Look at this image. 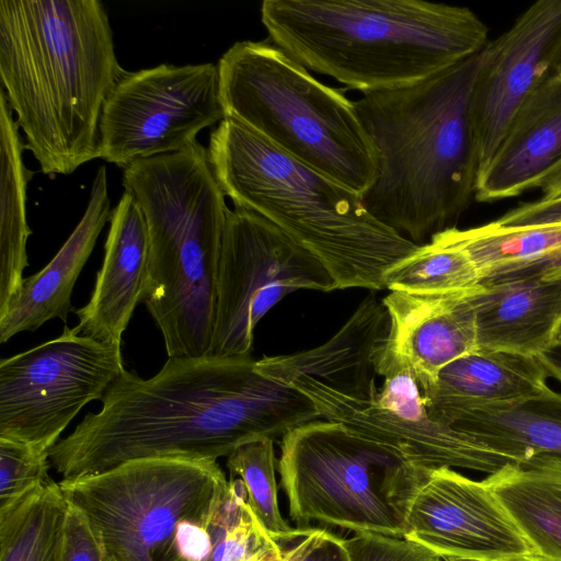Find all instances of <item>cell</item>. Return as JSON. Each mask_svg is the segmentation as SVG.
<instances>
[{
	"label": "cell",
	"mask_w": 561,
	"mask_h": 561,
	"mask_svg": "<svg viewBox=\"0 0 561 561\" xmlns=\"http://www.w3.org/2000/svg\"><path fill=\"white\" fill-rule=\"evenodd\" d=\"M101 403L49 450L64 479L142 458L217 460L322 419L312 400L261 373L251 355L168 357L149 379L125 369Z\"/></svg>",
	"instance_id": "obj_1"
},
{
	"label": "cell",
	"mask_w": 561,
	"mask_h": 561,
	"mask_svg": "<svg viewBox=\"0 0 561 561\" xmlns=\"http://www.w3.org/2000/svg\"><path fill=\"white\" fill-rule=\"evenodd\" d=\"M100 0H1L0 90L41 172L100 158V123L125 73Z\"/></svg>",
	"instance_id": "obj_2"
},
{
	"label": "cell",
	"mask_w": 561,
	"mask_h": 561,
	"mask_svg": "<svg viewBox=\"0 0 561 561\" xmlns=\"http://www.w3.org/2000/svg\"><path fill=\"white\" fill-rule=\"evenodd\" d=\"M482 50L420 83L354 101L378 158L369 213L419 247L454 228L479 171L471 102Z\"/></svg>",
	"instance_id": "obj_3"
},
{
	"label": "cell",
	"mask_w": 561,
	"mask_h": 561,
	"mask_svg": "<svg viewBox=\"0 0 561 561\" xmlns=\"http://www.w3.org/2000/svg\"><path fill=\"white\" fill-rule=\"evenodd\" d=\"M260 14L270 42L362 94L420 83L489 42L470 9L424 0H264Z\"/></svg>",
	"instance_id": "obj_4"
},
{
	"label": "cell",
	"mask_w": 561,
	"mask_h": 561,
	"mask_svg": "<svg viewBox=\"0 0 561 561\" xmlns=\"http://www.w3.org/2000/svg\"><path fill=\"white\" fill-rule=\"evenodd\" d=\"M208 159L234 207L253 211L314 255L336 289H386L385 275L419 248L377 220L363 196L225 117Z\"/></svg>",
	"instance_id": "obj_5"
},
{
	"label": "cell",
	"mask_w": 561,
	"mask_h": 561,
	"mask_svg": "<svg viewBox=\"0 0 561 561\" xmlns=\"http://www.w3.org/2000/svg\"><path fill=\"white\" fill-rule=\"evenodd\" d=\"M148 230L144 304L168 357L210 354L217 282L229 208L198 141L123 169Z\"/></svg>",
	"instance_id": "obj_6"
},
{
	"label": "cell",
	"mask_w": 561,
	"mask_h": 561,
	"mask_svg": "<svg viewBox=\"0 0 561 561\" xmlns=\"http://www.w3.org/2000/svg\"><path fill=\"white\" fill-rule=\"evenodd\" d=\"M217 68L225 117L362 196L371 187L377 152L341 90L268 39L236 42Z\"/></svg>",
	"instance_id": "obj_7"
},
{
	"label": "cell",
	"mask_w": 561,
	"mask_h": 561,
	"mask_svg": "<svg viewBox=\"0 0 561 561\" xmlns=\"http://www.w3.org/2000/svg\"><path fill=\"white\" fill-rule=\"evenodd\" d=\"M277 469L296 528L320 523L403 538L408 504L431 468L319 419L282 437Z\"/></svg>",
	"instance_id": "obj_8"
},
{
	"label": "cell",
	"mask_w": 561,
	"mask_h": 561,
	"mask_svg": "<svg viewBox=\"0 0 561 561\" xmlns=\"http://www.w3.org/2000/svg\"><path fill=\"white\" fill-rule=\"evenodd\" d=\"M59 485L112 561H176L179 526L210 523L228 480L217 460L142 458Z\"/></svg>",
	"instance_id": "obj_9"
},
{
	"label": "cell",
	"mask_w": 561,
	"mask_h": 561,
	"mask_svg": "<svg viewBox=\"0 0 561 561\" xmlns=\"http://www.w3.org/2000/svg\"><path fill=\"white\" fill-rule=\"evenodd\" d=\"M125 370L122 345L76 328L0 362V438L48 451L91 401H101Z\"/></svg>",
	"instance_id": "obj_10"
},
{
	"label": "cell",
	"mask_w": 561,
	"mask_h": 561,
	"mask_svg": "<svg viewBox=\"0 0 561 561\" xmlns=\"http://www.w3.org/2000/svg\"><path fill=\"white\" fill-rule=\"evenodd\" d=\"M382 340L374 354L381 386L365 398L342 394L320 381L300 376L289 386L316 404L322 419L385 445L425 468H460L494 473L518 462L476 437L434 420L412 373L389 355Z\"/></svg>",
	"instance_id": "obj_11"
},
{
	"label": "cell",
	"mask_w": 561,
	"mask_h": 561,
	"mask_svg": "<svg viewBox=\"0 0 561 561\" xmlns=\"http://www.w3.org/2000/svg\"><path fill=\"white\" fill-rule=\"evenodd\" d=\"M336 289L322 263L264 217L229 209L217 282L210 354L249 356L259 321L285 296Z\"/></svg>",
	"instance_id": "obj_12"
},
{
	"label": "cell",
	"mask_w": 561,
	"mask_h": 561,
	"mask_svg": "<svg viewBox=\"0 0 561 561\" xmlns=\"http://www.w3.org/2000/svg\"><path fill=\"white\" fill-rule=\"evenodd\" d=\"M224 118L215 64L126 70L102 112L100 158L125 169L178 152Z\"/></svg>",
	"instance_id": "obj_13"
},
{
	"label": "cell",
	"mask_w": 561,
	"mask_h": 561,
	"mask_svg": "<svg viewBox=\"0 0 561 561\" xmlns=\"http://www.w3.org/2000/svg\"><path fill=\"white\" fill-rule=\"evenodd\" d=\"M403 538L440 558L514 561L538 556L484 483L447 468L428 469L412 495Z\"/></svg>",
	"instance_id": "obj_14"
},
{
	"label": "cell",
	"mask_w": 561,
	"mask_h": 561,
	"mask_svg": "<svg viewBox=\"0 0 561 561\" xmlns=\"http://www.w3.org/2000/svg\"><path fill=\"white\" fill-rule=\"evenodd\" d=\"M561 64V0H539L482 49L471 102L479 171L490 163L516 113Z\"/></svg>",
	"instance_id": "obj_15"
},
{
	"label": "cell",
	"mask_w": 561,
	"mask_h": 561,
	"mask_svg": "<svg viewBox=\"0 0 561 561\" xmlns=\"http://www.w3.org/2000/svg\"><path fill=\"white\" fill-rule=\"evenodd\" d=\"M481 288L448 293L390 290L381 300L390 318L383 347L414 376L421 393L438 371L478 351L473 295Z\"/></svg>",
	"instance_id": "obj_16"
},
{
	"label": "cell",
	"mask_w": 561,
	"mask_h": 561,
	"mask_svg": "<svg viewBox=\"0 0 561 561\" xmlns=\"http://www.w3.org/2000/svg\"><path fill=\"white\" fill-rule=\"evenodd\" d=\"M561 175V72L526 100L488 167L478 174L474 198L492 202L542 188Z\"/></svg>",
	"instance_id": "obj_17"
},
{
	"label": "cell",
	"mask_w": 561,
	"mask_h": 561,
	"mask_svg": "<svg viewBox=\"0 0 561 561\" xmlns=\"http://www.w3.org/2000/svg\"><path fill=\"white\" fill-rule=\"evenodd\" d=\"M102 266L90 300L75 313L80 334L122 345L136 306L142 301L148 277V230L135 196L124 190L111 213Z\"/></svg>",
	"instance_id": "obj_18"
},
{
	"label": "cell",
	"mask_w": 561,
	"mask_h": 561,
	"mask_svg": "<svg viewBox=\"0 0 561 561\" xmlns=\"http://www.w3.org/2000/svg\"><path fill=\"white\" fill-rule=\"evenodd\" d=\"M110 206L106 168L101 165L75 230L46 266L23 279L18 293L0 311L1 344L18 333L37 330L49 320L58 318L66 322L72 310L75 284L110 220Z\"/></svg>",
	"instance_id": "obj_19"
},
{
	"label": "cell",
	"mask_w": 561,
	"mask_h": 561,
	"mask_svg": "<svg viewBox=\"0 0 561 561\" xmlns=\"http://www.w3.org/2000/svg\"><path fill=\"white\" fill-rule=\"evenodd\" d=\"M389 328L388 310L369 294L325 343L304 352L263 357L256 360V367L285 385L308 376L342 394L365 398L377 386L374 354Z\"/></svg>",
	"instance_id": "obj_20"
},
{
	"label": "cell",
	"mask_w": 561,
	"mask_h": 561,
	"mask_svg": "<svg viewBox=\"0 0 561 561\" xmlns=\"http://www.w3.org/2000/svg\"><path fill=\"white\" fill-rule=\"evenodd\" d=\"M473 301L478 351L538 357L558 343L561 274L481 285Z\"/></svg>",
	"instance_id": "obj_21"
},
{
	"label": "cell",
	"mask_w": 561,
	"mask_h": 561,
	"mask_svg": "<svg viewBox=\"0 0 561 561\" xmlns=\"http://www.w3.org/2000/svg\"><path fill=\"white\" fill-rule=\"evenodd\" d=\"M548 378L537 357L476 351L443 367L422 396L428 414L445 424L460 412L537 397Z\"/></svg>",
	"instance_id": "obj_22"
},
{
	"label": "cell",
	"mask_w": 561,
	"mask_h": 561,
	"mask_svg": "<svg viewBox=\"0 0 561 561\" xmlns=\"http://www.w3.org/2000/svg\"><path fill=\"white\" fill-rule=\"evenodd\" d=\"M472 261L481 285L561 274V224L443 231Z\"/></svg>",
	"instance_id": "obj_23"
},
{
	"label": "cell",
	"mask_w": 561,
	"mask_h": 561,
	"mask_svg": "<svg viewBox=\"0 0 561 561\" xmlns=\"http://www.w3.org/2000/svg\"><path fill=\"white\" fill-rule=\"evenodd\" d=\"M483 481L536 553L561 561V457L534 455L504 466Z\"/></svg>",
	"instance_id": "obj_24"
},
{
	"label": "cell",
	"mask_w": 561,
	"mask_h": 561,
	"mask_svg": "<svg viewBox=\"0 0 561 561\" xmlns=\"http://www.w3.org/2000/svg\"><path fill=\"white\" fill-rule=\"evenodd\" d=\"M445 424L518 462L538 454L561 457V392L549 386L527 400L454 414Z\"/></svg>",
	"instance_id": "obj_25"
},
{
	"label": "cell",
	"mask_w": 561,
	"mask_h": 561,
	"mask_svg": "<svg viewBox=\"0 0 561 561\" xmlns=\"http://www.w3.org/2000/svg\"><path fill=\"white\" fill-rule=\"evenodd\" d=\"M0 90V311L20 289L28 265L26 243L32 233L26 218L27 184L33 178L23 162L25 145Z\"/></svg>",
	"instance_id": "obj_26"
},
{
	"label": "cell",
	"mask_w": 561,
	"mask_h": 561,
	"mask_svg": "<svg viewBox=\"0 0 561 561\" xmlns=\"http://www.w3.org/2000/svg\"><path fill=\"white\" fill-rule=\"evenodd\" d=\"M69 503L51 478L0 510V561H58Z\"/></svg>",
	"instance_id": "obj_27"
},
{
	"label": "cell",
	"mask_w": 561,
	"mask_h": 561,
	"mask_svg": "<svg viewBox=\"0 0 561 561\" xmlns=\"http://www.w3.org/2000/svg\"><path fill=\"white\" fill-rule=\"evenodd\" d=\"M385 284L389 291L411 293L461 291L481 285L468 254L443 231L389 270Z\"/></svg>",
	"instance_id": "obj_28"
},
{
	"label": "cell",
	"mask_w": 561,
	"mask_h": 561,
	"mask_svg": "<svg viewBox=\"0 0 561 561\" xmlns=\"http://www.w3.org/2000/svg\"><path fill=\"white\" fill-rule=\"evenodd\" d=\"M274 443L261 439L236 448L227 456V467L229 478L243 482L248 505L261 526L282 546L294 540L299 528L290 527L279 511Z\"/></svg>",
	"instance_id": "obj_29"
},
{
	"label": "cell",
	"mask_w": 561,
	"mask_h": 561,
	"mask_svg": "<svg viewBox=\"0 0 561 561\" xmlns=\"http://www.w3.org/2000/svg\"><path fill=\"white\" fill-rule=\"evenodd\" d=\"M49 453L0 438V510L7 508L50 477Z\"/></svg>",
	"instance_id": "obj_30"
},
{
	"label": "cell",
	"mask_w": 561,
	"mask_h": 561,
	"mask_svg": "<svg viewBox=\"0 0 561 561\" xmlns=\"http://www.w3.org/2000/svg\"><path fill=\"white\" fill-rule=\"evenodd\" d=\"M351 561H439L427 548L402 537L355 533L344 538Z\"/></svg>",
	"instance_id": "obj_31"
},
{
	"label": "cell",
	"mask_w": 561,
	"mask_h": 561,
	"mask_svg": "<svg viewBox=\"0 0 561 561\" xmlns=\"http://www.w3.org/2000/svg\"><path fill=\"white\" fill-rule=\"evenodd\" d=\"M291 542L283 548L285 561H351L344 538L327 528H299Z\"/></svg>",
	"instance_id": "obj_32"
},
{
	"label": "cell",
	"mask_w": 561,
	"mask_h": 561,
	"mask_svg": "<svg viewBox=\"0 0 561 561\" xmlns=\"http://www.w3.org/2000/svg\"><path fill=\"white\" fill-rule=\"evenodd\" d=\"M541 190V197L508 210L495 221L505 227L561 224V175Z\"/></svg>",
	"instance_id": "obj_33"
},
{
	"label": "cell",
	"mask_w": 561,
	"mask_h": 561,
	"mask_svg": "<svg viewBox=\"0 0 561 561\" xmlns=\"http://www.w3.org/2000/svg\"><path fill=\"white\" fill-rule=\"evenodd\" d=\"M58 561H112L103 551L82 513L70 503Z\"/></svg>",
	"instance_id": "obj_34"
},
{
	"label": "cell",
	"mask_w": 561,
	"mask_h": 561,
	"mask_svg": "<svg viewBox=\"0 0 561 561\" xmlns=\"http://www.w3.org/2000/svg\"><path fill=\"white\" fill-rule=\"evenodd\" d=\"M537 358L545 367L548 377L561 383V343H557Z\"/></svg>",
	"instance_id": "obj_35"
},
{
	"label": "cell",
	"mask_w": 561,
	"mask_h": 561,
	"mask_svg": "<svg viewBox=\"0 0 561 561\" xmlns=\"http://www.w3.org/2000/svg\"><path fill=\"white\" fill-rule=\"evenodd\" d=\"M257 561H285L283 547L279 543H277L276 541L272 542L261 553Z\"/></svg>",
	"instance_id": "obj_36"
},
{
	"label": "cell",
	"mask_w": 561,
	"mask_h": 561,
	"mask_svg": "<svg viewBox=\"0 0 561 561\" xmlns=\"http://www.w3.org/2000/svg\"><path fill=\"white\" fill-rule=\"evenodd\" d=\"M514 561H554V560H550V559H547V558H543L540 556H534V557L524 558V559L514 560Z\"/></svg>",
	"instance_id": "obj_37"
},
{
	"label": "cell",
	"mask_w": 561,
	"mask_h": 561,
	"mask_svg": "<svg viewBox=\"0 0 561 561\" xmlns=\"http://www.w3.org/2000/svg\"><path fill=\"white\" fill-rule=\"evenodd\" d=\"M447 561H481L476 559H467V558H447Z\"/></svg>",
	"instance_id": "obj_38"
},
{
	"label": "cell",
	"mask_w": 561,
	"mask_h": 561,
	"mask_svg": "<svg viewBox=\"0 0 561 561\" xmlns=\"http://www.w3.org/2000/svg\"><path fill=\"white\" fill-rule=\"evenodd\" d=\"M265 549H266V548H265ZM265 549H264V550H265ZM264 550H263V551H264ZM261 553H262V552H261ZM261 553H260V554H257V556H255V557H253V558H250V559H248V560H244V561H257V560H259V558H260V556H261Z\"/></svg>",
	"instance_id": "obj_39"
},
{
	"label": "cell",
	"mask_w": 561,
	"mask_h": 561,
	"mask_svg": "<svg viewBox=\"0 0 561 561\" xmlns=\"http://www.w3.org/2000/svg\"><path fill=\"white\" fill-rule=\"evenodd\" d=\"M558 72H561V64H560V66H559V68H558Z\"/></svg>",
	"instance_id": "obj_40"
}]
</instances>
